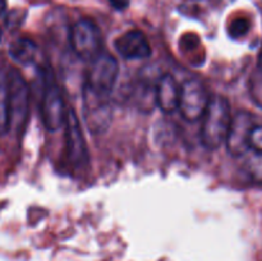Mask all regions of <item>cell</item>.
<instances>
[{
  "mask_svg": "<svg viewBox=\"0 0 262 261\" xmlns=\"http://www.w3.org/2000/svg\"><path fill=\"white\" fill-rule=\"evenodd\" d=\"M201 119L202 125L200 135L202 145L207 150H216L225 142L232 122L229 101L220 95L210 97Z\"/></svg>",
  "mask_w": 262,
  "mask_h": 261,
  "instance_id": "cell-1",
  "label": "cell"
},
{
  "mask_svg": "<svg viewBox=\"0 0 262 261\" xmlns=\"http://www.w3.org/2000/svg\"><path fill=\"white\" fill-rule=\"evenodd\" d=\"M8 104H9L10 128L22 132L27 124L30 113V90L22 74L15 69L7 73Z\"/></svg>",
  "mask_w": 262,
  "mask_h": 261,
  "instance_id": "cell-2",
  "label": "cell"
},
{
  "mask_svg": "<svg viewBox=\"0 0 262 261\" xmlns=\"http://www.w3.org/2000/svg\"><path fill=\"white\" fill-rule=\"evenodd\" d=\"M119 66L117 59L107 53H101L97 58L90 61L86 72L84 86L90 91L109 96L117 83Z\"/></svg>",
  "mask_w": 262,
  "mask_h": 261,
  "instance_id": "cell-3",
  "label": "cell"
},
{
  "mask_svg": "<svg viewBox=\"0 0 262 261\" xmlns=\"http://www.w3.org/2000/svg\"><path fill=\"white\" fill-rule=\"evenodd\" d=\"M69 44L78 58L92 61L102 53L101 33L99 27L90 19H81L69 30Z\"/></svg>",
  "mask_w": 262,
  "mask_h": 261,
  "instance_id": "cell-4",
  "label": "cell"
},
{
  "mask_svg": "<svg viewBox=\"0 0 262 261\" xmlns=\"http://www.w3.org/2000/svg\"><path fill=\"white\" fill-rule=\"evenodd\" d=\"M67 109L60 89L54 81L51 72H46L45 89L41 100V118L45 128L50 132L60 129L66 122Z\"/></svg>",
  "mask_w": 262,
  "mask_h": 261,
  "instance_id": "cell-5",
  "label": "cell"
},
{
  "mask_svg": "<svg viewBox=\"0 0 262 261\" xmlns=\"http://www.w3.org/2000/svg\"><path fill=\"white\" fill-rule=\"evenodd\" d=\"M210 96L206 87L199 79H187L181 86L178 110L188 122L201 119L206 110Z\"/></svg>",
  "mask_w": 262,
  "mask_h": 261,
  "instance_id": "cell-6",
  "label": "cell"
},
{
  "mask_svg": "<svg viewBox=\"0 0 262 261\" xmlns=\"http://www.w3.org/2000/svg\"><path fill=\"white\" fill-rule=\"evenodd\" d=\"M83 115L87 127L92 133L106 130L113 117L109 96L95 94L83 87Z\"/></svg>",
  "mask_w": 262,
  "mask_h": 261,
  "instance_id": "cell-7",
  "label": "cell"
},
{
  "mask_svg": "<svg viewBox=\"0 0 262 261\" xmlns=\"http://www.w3.org/2000/svg\"><path fill=\"white\" fill-rule=\"evenodd\" d=\"M255 125L253 114L245 110L238 112L234 117H232L229 130L224 142L230 155L238 158L243 156L250 150V136Z\"/></svg>",
  "mask_w": 262,
  "mask_h": 261,
  "instance_id": "cell-8",
  "label": "cell"
},
{
  "mask_svg": "<svg viewBox=\"0 0 262 261\" xmlns=\"http://www.w3.org/2000/svg\"><path fill=\"white\" fill-rule=\"evenodd\" d=\"M64 127H66L67 151H68L69 160L77 168L87 165L89 164V148H87L86 138L82 132L78 117L73 109L67 110Z\"/></svg>",
  "mask_w": 262,
  "mask_h": 261,
  "instance_id": "cell-9",
  "label": "cell"
},
{
  "mask_svg": "<svg viewBox=\"0 0 262 261\" xmlns=\"http://www.w3.org/2000/svg\"><path fill=\"white\" fill-rule=\"evenodd\" d=\"M118 54L127 60H137V59L150 58L151 50L150 42L145 33L138 30L128 31L118 37L114 42Z\"/></svg>",
  "mask_w": 262,
  "mask_h": 261,
  "instance_id": "cell-10",
  "label": "cell"
},
{
  "mask_svg": "<svg viewBox=\"0 0 262 261\" xmlns=\"http://www.w3.org/2000/svg\"><path fill=\"white\" fill-rule=\"evenodd\" d=\"M181 86L171 74H164L155 86V104L166 114L178 110Z\"/></svg>",
  "mask_w": 262,
  "mask_h": 261,
  "instance_id": "cell-11",
  "label": "cell"
},
{
  "mask_svg": "<svg viewBox=\"0 0 262 261\" xmlns=\"http://www.w3.org/2000/svg\"><path fill=\"white\" fill-rule=\"evenodd\" d=\"M38 49L33 41L28 38H18L9 46V55L13 60L20 64H31L35 61Z\"/></svg>",
  "mask_w": 262,
  "mask_h": 261,
  "instance_id": "cell-12",
  "label": "cell"
},
{
  "mask_svg": "<svg viewBox=\"0 0 262 261\" xmlns=\"http://www.w3.org/2000/svg\"><path fill=\"white\" fill-rule=\"evenodd\" d=\"M10 129L9 104H8L7 76L0 79V136H4Z\"/></svg>",
  "mask_w": 262,
  "mask_h": 261,
  "instance_id": "cell-13",
  "label": "cell"
},
{
  "mask_svg": "<svg viewBox=\"0 0 262 261\" xmlns=\"http://www.w3.org/2000/svg\"><path fill=\"white\" fill-rule=\"evenodd\" d=\"M248 87H250V95L252 101L257 106L262 107V69L257 68L253 72Z\"/></svg>",
  "mask_w": 262,
  "mask_h": 261,
  "instance_id": "cell-14",
  "label": "cell"
},
{
  "mask_svg": "<svg viewBox=\"0 0 262 261\" xmlns=\"http://www.w3.org/2000/svg\"><path fill=\"white\" fill-rule=\"evenodd\" d=\"M246 169L253 181L262 182V154H253V156L247 160Z\"/></svg>",
  "mask_w": 262,
  "mask_h": 261,
  "instance_id": "cell-15",
  "label": "cell"
},
{
  "mask_svg": "<svg viewBox=\"0 0 262 261\" xmlns=\"http://www.w3.org/2000/svg\"><path fill=\"white\" fill-rule=\"evenodd\" d=\"M250 31V20L246 18H237L229 26V36L233 38H241Z\"/></svg>",
  "mask_w": 262,
  "mask_h": 261,
  "instance_id": "cell-16",
  "label": "cell"
},
{
  "mask_svg": "<svg viewBox=\"0 0 262 261\" xmlns=\"http://www.w3.org/2000/svg\"><path fill=\"white\" fill-rule=\"evenodd\" d=\"M250 150L253 153L262 154V125L256 124L250 136Z\"/></svg>",
  "mask_w": 262,
  "mask_h": 261,
  "instance_id": "cell-17",
  "label": "cell"
},
{
  "mask_svg": "<svg viewBox=\"0 0 262 261\" xmlns=\"http://www.w3.org/2000/svg\"><path fill=\"white\" fill-rule=\"evenodd\" d=\"M112 7L117 10H125L129 7L130 0H109Z\"/></svg>",
  "mask_w": 262,
  "mask_h": 261,
  "instance_id": "cell-18",
  "label": "cell"
},
{
  "mask_svg": "<svg viewBox=\"0 0 262 261\" xmlns=\"http://www.w3.org/2000/svg\"><path fill=\"white\" fill-rule=\"evenodd\" d=\"M5 10V0H0V14Z\"/></svg>",
  "mask_w": 262,
  "mask_h": 261,
  "instance_id": "cell-19",
  "label": "cell"
},
{
  "mask_svg": "<svg viewBox=\"0 0 262 261\" xmlns=\"http://www.w3.org/2000/svg\"><path fill=\"white\" fill-rule=\"evenodd\" d=\"M258 68L262 69V50L260 53V56H258Z\"/></svg>",
  "mask_w": 262,
  "mask_h": 261,
  "instance_id": "cell-20",
  "label": "cell"
}]
</instances>
